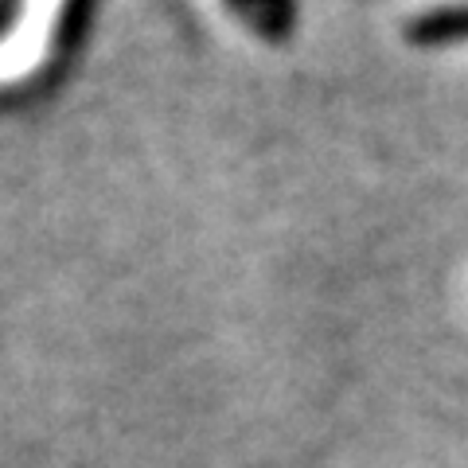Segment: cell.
<instances>
[{"label": "cell", "instance_id": "6da1fadb", "mask_svg": "<svg viewBox=\"0 0 468 468\" xmlns=\"http://www.w3.org/2000/svg\"><path fill=\"white\" fill-rule=\"evenodd\" d=\"M406 43L414 48H445V43H461L468 39V5H452V8H430L406 24Z\"/></svg>", "mask_w": 468, "mask_h": 468}]
</instances>
